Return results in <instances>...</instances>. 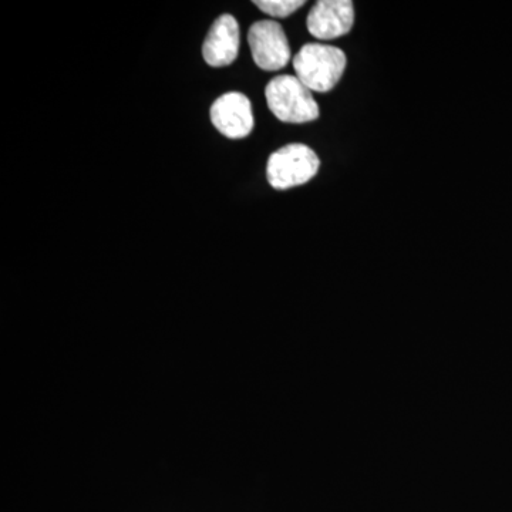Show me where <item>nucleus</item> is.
Here are the masks:
<instances>
[{
	"label": "nucleus",
	"instance_id": "423d86ee",
	"mask_svg": "<svg viewBox=\"0 0 512 512\" xmlns=\"http://www.w3.org/2000/svg\"><path fill=\"white\" fill-rule=\"evenodd\" d=\"M355 23V8L350 0H319L309 12V33L319 40L348 35Z\"/></svg>",
	"mask_w": 512,
	"mask_h": 512
},
{
	"label": "nucleus",
	"instance_id": "20e7f679",
	"mask_svg": "<svg viewBox=\"0 0 512 512\" xmlns=\"http://www.w3.org/2000/svg\"><path fill=\"white\" fill-rule=\"evenodd\" d=\"M252 59L265 72H278L291 60V46L284 28L275 20H259L248 32Z\"/></svg>",
	"mask_w": 512,
	"mask_h": 512
},
{
	"label": "nucleus",
	"instance_id": "6e6552de",
	"mask_svg": "<svg viewBox=\"0 0 512 512\" xmlns=\"http://www.w3.org/2000/svg\"><path fill=\"white\" fill-rule=\"evenodd\" d=\"M254 5L272 18H288L296 10L301 9L305 2L303 0H256Z\"/></svg>",
	"mask_w": 512,
	"mask_h": 512
},
{
	"label": "nucleus",
	"instance_id": "39448f33",
	"mask_svg": "<svg viewBox=\"0 0 512 512\" xmlns=\"http://www.w3.org/2000/svg\"><path fill=\"white\" fill-rule=\"evenodd\" d=\"M212 124L222 136L241 140L254 128V113L251 101L245 94L227 93L218 97L211 106Z\"/></svg>",
	"mask_w": 512,
	"mask_h": 512
},
{
	"label": "nucleus",
	"instance_id": "f257e3e1",
	"mask_svg": "<svg viewBox=\"0 0 512 512\" xmlns=\"http://www.w3.org/2000/svg\"><path fill=\"white\" fill-rule=\"evenodd\" d=\"M346 63L342 50L322 43H308L293 57L296 77L316 93L330 92L342 79Z\"/></svg>",
	"mask_w": 512,
	"mask_h": 512
},
{
	"label": "nucleus",
	"instance_id": "7ed1b4c3",
	"mask_svg": "<svg viewBox=\"0 0 512 512\" xmlns=\"http://www.w3.org/2000/svg\"><path fill=\"white\" fill-rule=\"evenodd\" d=\"M319 167V157L311 147L288 144L269 157L266 177L275 190H289L309 183L318 174Z\"/></svg>",
	"mask_w": 512,
	"mask_h": 512
},
{
	"label": "nucleus",
	"instance_id": "f03ea898",
	"mask_svg": "<svg viewBox=\"0 0 512 512\" xmlns=\"http://www.w3.org/2000/svg\"><path fill=\"white\" fill-rule=\"evenodd\" d=\"M265 97L269 110L284 123H309L319 117V106L311 90L291 74L272 79L266 86Z\"/></svg>",
	"mask_w": 512,
	"mask_h": 512
},
{
	"label": "nucleus",
	"instance_id": "0eeeda50",
	"mask_svg": "<svg viewBox=\"0 0 512 512\" xmlns=\"http://www.w3.org/2000/svg\"><path fill=\"white\" fill-rule=\"evenodd\" d=\"M239 26L231 15L215 20L202 45V56L211 67H224L234 63L239 52Z\"/></svg>",
	"mask_w": 512,
	"mask_h": 512
}]
</instances>
